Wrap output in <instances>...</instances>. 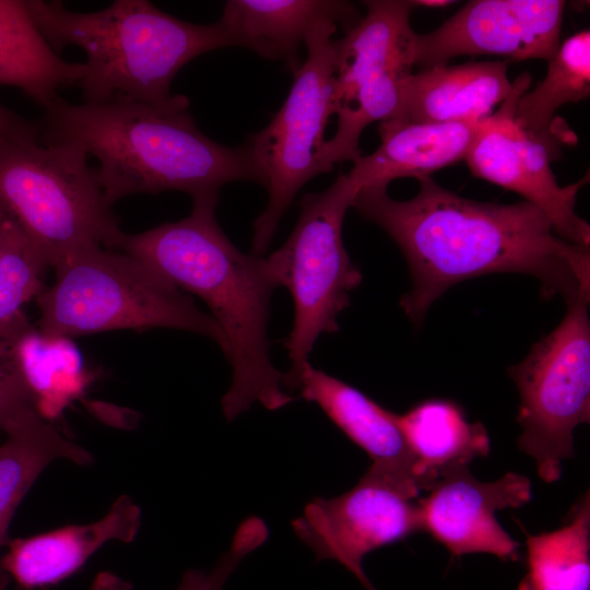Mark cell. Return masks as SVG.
<instances>
[{
  "mask_svg": "<svg viewBox=\"0 0 590 590\" xmlns=\"http://www.w3.org/2000/svg\"><path fill=\"white\" fill-rule=\"evenodd\" d=\"M416 180L418 191L409 200L392 199L387 186H369L352 204L404 256L412 287L400 306L414 324L448 288L488 273L534 276L541 296L560 295L567 305L590 296L589 248L559 237L539 208L468 199L430 176Z\"/></svg>",
  "mask_w": 590,
  "mask_h": 590,
  "instance_id": "obj_1",
  "label": "cell"
},
{
  "mask_svg": "<svg viewBox=\"0 0 590 590\" xmlns=\"http://www.w3.org/2000/svg\"><path fill=\"white\" fill-rule=\"evenodd\" d=\"M219 199L192 200L190 214L139 234L117 250L139 259L182 292L201 298L224 332L232 382L222 399L231 422L253 404L275 411L294 401L270 356L271 297L280 287L270 260L241 252L221 228Z\"/></svg>",
  "mask_w": 590,
  "mask_h": 590,
  "instance_id": "obj_2",
  "label": "cell"
},
{
  "mask_svg": "<svg viewBox=\"0 0 590 590\" xmlns=\"http://www.w3.org/2000/svg\"><path fill=\"white\" fill-rule=\"evenodd\" d=\"M187 96L158 106L116 97L70 104L57 98L44 109L40 142L69 141L97 161L96 173L110 206L138 193L182 191L192 200L219 199L233 181L266 188L251 145L213 141L196 125Z\"/></svg>",
  "mask_w": 590,
  "mask_h": 590,
  "instance_id": "obj_3",
  "label": "cell"
},
{
  "mask_svg": "<svg viewBox=\"0 0 590 590\" xmlns=\"http://www.w3.org/2000/svg\"><path fill=\"white\" fill-rule=\"evenodd\" d=\"M37 30L59 52L74 46L86 56L85 74L75 84L83 103L122 97L166 106L177 73L212 50L241 47L221 21L198 24L177 19L148 0H115L92 12L69 10L61 1L26 0Z\"/></svg>",
  "mask_w": 590,
  "mask_h": 590,
  "instance_id": "obj_4",
  "label": "cell"
},
{
  "mask_svg": "<svg viewBox=\"0 0 590 590\" xmlns=\"http://www.w3.org/2000/svg\"><path fill=\"white\" fill-rule=\"evenodd\" d=\"M54 269V283L35 299L43 335L68 339L111 330L168 328L204 335L226 355V339L214 318L131 255L94 246Z\"/></svg>",
  "mask_w": 590,
  "mask_h": 590,
  "instance_id": "obj_5",
  "label": "cell"
},
{
  "mask_svg": "<svg viewBox=\"0 0 590 590\" xmlns=\"http://www.w3.org/2000/svg\"><path fill=\"white\" fill-rule=\"evenodd\" d=\"M87 158L81 145L69 141L0 143V213L50 268L88 247L116 250L125 233Z\"/></svg>",
  "mask_w": 590,
  "mask_h": 590,
  "instance_id": "obj_6",
  "label": "cell"
},
{
  "mask_svg": "<svg viewBox=\"0 0 590 590\" xmlns=\"http://www.w3.org/2000/svg\"><path fill=\"white\" fill-rule=\"evenodd\" d=\"M359 190L347 174H340L323 191L305 193L292 233L268 257L294 304L293 327L284 343L291 359L284 374L286 390L309 363L318 338L339 330L338 317L362 282L342 237L344 216Z\"/></svg>",
  "mask_w": 590,
  "mask_h": 590,
  "instance_id": "obj_7",
  "label": "cell"
},
{
  "mask_svg": "<svg viewBox=\"0 0 590 590\" xmlns=\"http://www.w3.org/2000/svg\"><path fill=\"white\" fill-rule=\"evenodd\" d=\"M338 28L330 21L312 27L304 44L307 57L293 73L284 103L264 128L247 138L264 172L268 191L267 205L253 221L252 255L266 253L299 190L333 169L324 156V131L333 116V35Z\"/></svg>",
  "mask_w": 590,
  "mask_h": 590,
  "instance_id": "obj_8",
  "label": "cell"
},
{
  "mask_svg": "<svg viewBox=\"0 0 590 590\" xmlns=\"http://www.w3.org/2000/svg\"><path fill=\"white\" fill-rule=\"evenodd\" d=\"M589 298L568 304L559 324L508 368L519 391L518 448L534 459L546 483L574 457V430L590 421Z\"/></svg>",
  "mask_w": 590,
  "mask_h": 590,
  "instance_id": "obj_9",
  "label": "cell"
},
{
  "mask_svg": "<svg viewBox=\"0 0 590 590\" xmlns=\"http://www.w3.org/2000/svg\"><path fill=\"white\" fill-rule=\"evenodd\" d=\"M358 23L333 39L335 72L332 106L337 130L326 140L328 165L355 162L367 126L396 117L415 66L412 0H369Z\"/></svg>",
  "mask_w": 590,
  "mask_h": 590,
  "instance_id": "obj_10",
  "label": "cell"
},
{
  "mask_svg": "<svg viewBox=\"0 0 590 590\" xmlns=\"http://www.w3.org/2000/svg\"><path fill=\"white\" fill-rule=\"evenodd\" d=\"M420 492L370 465L350 491L308 503L292 527L317 559L338 562L362 583L368 553L423 532Z\"/></svg>",
  "mask_w": 590,
  "mask_h": 590,
  "instance_id": "obj_11",
  "label": "cell"
},
{
  "mask_svg": "<svg viewBox=\"0 0 590 590\" xmlns=\"http://www.w3.org/2000/svg\"><path fill=\"white\" fill-rule=\"evenodd\" d=\"M530 84L528 72L514 81L509 96L482 121L464 161L474 177L514 191L543 211L559 237L589 248L590 226L575 211L577 194L589 181V173L560 186L547 149L515 121L517 102Z\"/></svg>",
  "mask_w": 590,
  "mask_h": 590,
  "instance_id": "obj_12",
  "label": "cell"
},
{
  "mask_svg": "<svg viewBox=\"0 0 590 590\" xmlns=\"http://www.w3.org/2000/svg\"><path fill=\"white\" fill-rule=\"evenodd\" d=\"M563 0H473L440 26L417 34L415 64L446 66L459 56L548 61L560 44Z\"/></svg>",
  "mask_w": 590,
  "mask_h": 590,
  "instance_id": "obj_13",
  "label": "cell"
},
{
  "mask_svg": "<svg viewBox=\"0 0 590 590\" xmlns=\"http://www.w3.org/2000/svg\"><path fill=\"white\" fill-rule=\"evenodd\" d=\"M532 498L531 482L508 472L481 482L468 465L444 471L428 496L418 499L422 531L429 533L453 556L487 553L504 560L518 558L519 543L499 524L496 511L518 508Z\"/></svg>",
  "mask_w": 590,
  "mask_h": 590,
  "instance_id": "obj_14",
  "label": "cell"
},
{
  "mask_svg": "<svg viewBox=\"0 0 590 590\" xmlns=\"http://www.w3.org/2000/svg\"><path fill=\"white\" fill-rule=\"evenodd\" d=\"M140 524V507L130 496L122 495L95 522L9 540V550L0 564L24 589L49 587L73 575L106 542H132Z\"/></svg>",
  "mask_w": 590,
  "mask_h": 590,
  "instance_id": "obj_15",
  "label": "cell"
},
{
  "mask_svg": "<svg viewBox=\"0 0 590 590\" xmlns=\"http://www.w3.org/2000/svg\"><path fill=\"white\" fill-rule=\"evenodd\" d=\"M316 403L355 445L371 459V467L403 482L420 484L415 459L409 450L397 414L368 396L308 363L288 386Z\"/></svg>",
  "mask_w": 590,
  "mask_h": 590,
  "instance_id": "obj_16",
  "label": "cell"
},
{
  "mask_svg": "<svg viewBox=\"0 0 590 590\" xmlns=\"http://www.w3.org/2000/svg\"><path fill=\"white\" fill-rule=\"evenodd\" d=\"M512 87L507 60L423 69L408 80L393 118L413 123L480 121L504 103Z\"/></svg>",
  "mask_w": 590,
  "mask_h": 590,
  "instance_id": "obj_17",
  "label": "cell"
},
{
  "mask_svg": "<svg viewBox=\"0 0 590 590\" xmlns=\"http://www.w3.org/2000/svg\"><path fill=\"white\" fill-rule=\"evenodd\" d=\"M484 120V119H483ZM413 123L397 118L379 122V146L361 155L347 175L362 189L392 180L428 177L465 158L482 121Z\"/></svg>",
  "mask_w": 590,
  "mask_h": 590,
  "instance_id": "obj_18",
  "label": "cell"
},
{
  "mask_svg": "<svg viewBox=\"0 0 590 590\" xmlns=\"http://www.w3.org/2000/svg\"><path fill=\"white\" fill-rule=\"evenodd\" d=\"M362 19L357 8L341 0H228L221 21L240 39L243 48L279 60L294 73L306 36L323 21L349 32Z\"/></svg>",
  "mask_w": 590,
  "mask_h": 590,
  "instance_id": "obj_19",
  "label": "cell"
},
{
  "mask_svg": "<svg viewBox=\"0 0 590 590\" xmlns=\"http://www.w3.org/2000/svg\"><path fill=\"white\" fill-rule=\"evenodd\" d=\"M2 432L5 440L0 445V547L9 541L8 529L17 506L51 461L62 458L79 464L92 462L91 453L47 423L34 403L14 414ZM9 582L10 576L0 564V590Z\"/></svg>",
  "mask_w": 590,
  "mask_h": 590,
  "instance_id": "obj_20",
  "label": "cell"
},
{
  "mask_svg": "<svg viewBox=\"0 0 590 590\" xmlns=\"http://www.w3.org/2000/svg\"><path fill=\"white\" fill-rule=\"evenodd\" d=\"M397 421L415 459L421 491H429L444 471L468 465L491 450L484 425L470 423L463 409L452 400L421 401L405 413L397 414Z\"/></svg>",
  "mask_w": 590,
  "mask_h": 590,
  "instance_id": "obj_21",
  "label": "cell"
},
{
  "mask_svg": "<svg viewBox=\"0 0 590 590\" xmlns=\"http://www.w3.org/2000/svg\"><path fill=\"white\" fill-rule=\"evenodd\" d=\"M60 57L37 30L25 1L0 0V84L20 88L43 109L85 74Z\"/></svg>",
  "mask_w": 590,
  "mask_h": 590,
  "instance_id": "obj_22",
  "label": "cell"
},
{
  "mask_svg": "<svg viewBox=\"0 0 590 590\" xmlns=\"http://www.w3.org/2000/svg\"><path fill=\"white\" fill-rule=\"evenodd\" d=\"M544 79L524 92L515 109V121L540 141L551 157L559 152L552 127L555 111L590 95V32L582 30L562 42L547 61Z\"/></svg>",
  "mask_w": 590,
  "mask_h": 590,
  "instance_id": "obj_23",
  "label": "cell"
},
{
  "mask_svg": "<svg viewBox=\"0 0 590 590\" xmlns=\"http://www.w3.org/2000/svg\"><path fill=\"white\" fill-rule=\"evenodd\" d=\"M528 571L517 590H590L589 491L562 528L528 535Z\"/></svg>",
  "mask_w": 590,
  "mask_h": 590,
  "instance_id": "obj_24",
  "label": "cell"
},
{
  "mask_svg": "<svg viewBox=\"0 0 590 590\" xmlns=\"http://www.w3.org/2000/svg\"><path fill=\"white\" fill-rule=\"evenodd\" d=\"M47 268L50 267L37 247L0 213V342L15 345L33 329L24 306L46 288Z\"/></svg>",
  "mask_w": 590,
  "mask_h": 590,
  "instance_id": "obj_25",
  "label": "cell"
},
{
  "mask_svg": "<svg viewBox=\"0 0 590 590\" xmlns=\"http://www.w3.org/2000/svg\"><path fill=\"white\" fill-rule=\"evenodd\" d=\"M263 543L260 530L251 523H240L229 548L209 571L188 569L176 590H222L237 565ZM132 583L111 571H102L94 578L91 590H132Z\"/></svg>",
  "mask_w": 590,
  "mask_h": 590,
  "instance_id": "obj_26",
  "label": "cell"
},
{
  "mask_svg": "<svg viewBox=\"0 0 590 590\" xmlns=\"http://www.w3.org/2000/svg\"><path fill=\"white\" fill-rule=\"evenodd\" d=\"M14 346L0 342V432L21 409L35 404L20 370Z\"/></svg>",
  "mask_w": 590,
  "mask_h": 590,
  "instance_id": "obj_27",
  "label": "cell"
},
{
  "mask_svg": "<svg viewBox=\"0 0 590 590\" xmlns=\"http://www.w3.org/2000/svg\"><path fill=\"white\" fill-rule=\"evenodd\" d=\"M17 139L40 140V125L20 116L0 103V143Z\"/></svg>",
  "mask_w": 590,
  "mask_h": 590,
  "instance_id": "obj_28",
  "label": "cell"
},
{
  "mask_svg": "<svg viewBox=\"0 0 590 590\" xmlns=\"http://www.w3.org/2000/svg\"><path fill=\"white\" fill-rule=\"evenodd\" d=\"M412 3L414 8L416 7H423V8H445L447 5H450L453 3V1L449 0H412Z\"/></svg>",
  "mask_w": 590,
  "mask_h": 590,
  "instance_id": "obj_29",
  "label": "cell"
},
{
  "mask_svg": "<svg viewBox=\"0 0 590 590\" xmlns=\"http://www.w3.org/2000/svg\"><path fill=\"white\" fill-rule=\"evenodd\" d=\"M362 586L365 590H378L377 588H375V586L370 582L369 579L363 582Z\"/></svg>",
  "mask_w": 590,
  "mask_h": 590,
  "instance_id": "obj_30",
  "label": "cell"
}]
</instances>
